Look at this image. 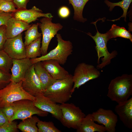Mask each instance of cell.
Here are the masks:
<instances>
[{"label":"cell","instance_id":"obj_3","mask_svg":"<svg viewBox=\"0 0 132 132\" xmlns=\"http://www.w3.org/2000/svg\"><path fill=\"white\" fill-rule=\"evenodd\" d=\"M22 81L16 83L11 81L0 90V108L11 105L14 102L24 99L34 101L35 97L28 93L23 88Z\"/></svg>","mask_w":132,"mask_h":132},{"label":"cell","instance_id":"obj_30","mask_svg":"<svg viewBox=\"0 0 132 132\" xmlns=\"http://www.w3.org/2000/svg\"><path fill=\"white\" fill-rule=\"evenodd\" d=\"M16 122L13 121L8 122L0 126V132H18Z\"/></svg>","mask_w":132,"mask_h":132},{"label":"cell","instance_id":"obj_17","mask_svg":"<svg viewBox=\"0 0 132 132\" xmlns=\"http://www.w3.org/2000/svg\"><path fill=\"white\" fill-rule=\"evenodd\" d=\"M41 62L46 70L55 80L65 78L70 74L64 68L60 66L57 60L49 59Z\"/></svg>","mask_w":132,"mask_h":132},{"label":"cell","instance_id":"obj_15","mask_svg":"<svg viewBox=\"0 0 132 132\" xmlns=\"http://www.w3.org/2000/svg\"><path fill=\"white\" fill-rule=\"evenodd\" d=\"M32 65L31 59L29 58L12 59L10 81L16 83L22 81L26 73Z\"/></svg>","mask_w":132,"mask_h":132},{"label":"cell","instance_id":"obj_7","mask_svg":"<svg viewBox=\"0 0 132 132\" xmlns=\"http://www.w3.org/2000/svg\"><path fill=\"white\" fill-rule=\"evenodd\" d=\"M14 109V113L11 122L15 120H23L36 114L41 117H45L48 112L44 111L36 107L33 101L28 99H24L16 101L11 105Z\"/></svg>","mask_w":132,"mask_h":132},{"label":"cell","instance_id":"obj_35","mask_svg":"<svg viewBox=\"0 0 132 132\" xmlns=\"http://www.w3.org/2000/svg\"><path fill=\"white\" fill-rule=\"evenodd\" d=\"M29 0H13L12 2L18 10L26 9L27 5Z\"/></svg>","mask_w":132,"mask_h":132},{"label":"cell","instance_id":"obj_2","mask_svg":"<svg viewBox=\"0 0 132 132\" xmlns=\"http://www.w3.org/2000/svg\"><path fill=\"white\" fill-rule=\"evenodd\" d=\"M73 85V76L70 74L65 78L56 80L46 89L43 94L56 103H65L72 97Z\"/></svg>","mask_w":132,"mask_h":132},{"label":"cell","instance_id":"obj_6","mask_svg":"<svg viewBox=\"0 0 132 132\" xmlns=\"http://www.w3.org/2000/svg\"><path fill=\"white\" fill-rule=\"evenodd\" d=\"M62 113L60 120L62 124L68 128L77 129L86 115L80 108L72 103L60 105Z\"/></svg>","mask_w":132,"mask_h":132},{"label":"cell","instance_id":"obj_25","mask_svg":"<svg viewBox=\"0 0 132 132\" xmlns=\"http://www.w3.org/2000/svg\"><path fill=\"white\" fill-rule=\"evenodd\" d=\"M132 2V0H122L118 2L113 3L108 0H105L104 1V3L109 8V10L110 11H112L115 6H118L122 8L123 11L122 15L118 19L111 20H108L114 22L120 20V19L121 17H124V20L126 22L128 10Z\"/></svg>","mask_w":132,"mask_h":132},{"label":"cell","instance_id":"obj_5","mask_svg":"<svg viewBox=\"0 0 132 132\" xmlns=\"http://www.w3.org/2000/svg\"><path fill=\"white\" fill-rule=\"evenodd\" d=\"M96 22L92 23L95 24L97 30V32L94 36L88 33H86L91 37L94 41L96 44V49L97 53L98 59V65L97 68L98 69H101L111 63V59L115 57L117 55V52L116 50L110 53L109 52L107 46L109 41L106 33H101L98 31L96 26Z\"/></svg>","mask_w":132,"mask_h":132},{"label":"cell","instance_id":"obj_12","mask_svg":"<svg viewBox=\"0 0 132 132\" xmlns=\"http://www.w3.org/2000/svg\"><path fill=\"white\" fill-rule=\"evenodd\" d=\"M22 86L25 91L33 96L44 93L40 81L35 72L34 64L31 65L26 73Z\"/></svg>","mask_w":132,"mask_h":132},{"label":"cell","instance_id":"obj_21","mask_svg":"<svg viewBox=\"0 0 132 132\" xmlns=\"http://www.w3.org/2000/svg\"><path fill=\"white\" fill-rule=\"evenodd\" d=\"M68 0L69 3L72 5L73 8L74 19L83 23L87 21V19L83 17V11L85 5L89 0Z\"/></svg>","mask_w":132,"mask_h":132},{"label":"cell","instance_id":"obj_34","mask_svg":"<svg viewBox=\"0 0 132 132\" xmlns=\"http://www.w3.org/2000/svg\"><path fill=\"white\" fill-rule=\"evenodd\" d=\"M6 27L5 25L0 26V50L3 49L7 39L6 35Z\"/></svg>","mask_w":132,"mask_h":132},{"label":"cell","instance_id":"obj_33","mask_svg":"<svg viewBox=\"0 0 132 132\" xmlns=\"http://www.w3.org/2000/svg\"><path fill=\"white\" fill-rule=\"evenodd\" d=\"M58 13L60 18L62 19H66L69 16L70 12L69 9L67 7L63 6L59 9Z\"/></svg>","mask_w":132,"mask_h":132},{"label":"cell","instance_id":"obj_23","mask_svg":"<svg viewBox=\"0 0 132 132\" xmlns=\"http://www.w3.org/2000/svg\"><path fill=\"white\" fill-rule=\"evenodd\" d=\"M40 120L36 116H32L22 120L17 125V128L23 132H38L37 123Z\"/></svg>","mask_w":132,"mask_h":132},{"label":"cell","instance_id":"obj_10","mask_svg":"<svg viewBox=\"0 0 132 132\" xmlns=\"http://www.w3.org/2000/svg\"><path fill=\"white\" fill-rule=\"evenodd\" d=\"M21 33L12 38L7 39L3 50L12 59L26 58L25 46Z\"/></svg>","mask_w":132,"mask_h":132},{"label":"cell","instance_id":"obj_1","mask_svg":"<svg viewBox=\"0 0 132 132\" xmlns=\"http://www.w3.org/2000/svg\"><path fill=\"white\" fill-rule=\"evenodd\" d=\"M132 95V75L124 74L112 79L108 88L107 96L118 104L127 101Z\"/></svg>","mask_w":132,"mask_h":132},{"label":"cell","instance_id":"obj_37","mask_svg":"<svg viewBox=\"0 0 132 132\" xmlns=\"http://www.w3.org/2000/svg\"><path fill=\"white\" fill-rule=\"evenodd\" d=\"M8 121L9 120L3 112L2 109L0 108V126Z\"/></svg>","mask_w":132,"mask_h":132},{"label":"cell","instance_id":"obj_36","mask_svg":"<svg viewBox=\"0 0 132 132\" xmlns=\"http://www.w3.org/2000/svg\"><path fill=\"white\" fill-rule=\"evenodd\" d=\"M11 17V14L4 12H0V26H6L8 20Z\"/></svg>","mask_w":132,"mask_h":132},{"label":"cell","instance_id":"obj_27","mask_svg":"<svg viewBox=\"0 0 132 132\" xmlns=\"http://www.w3.org/2000/svg\"><path fill=\"white\" fill-rule=\"evenodd\" d=\"M12 65V59L3 50H0V69L10 73Z\"/></svg>","mask_w":132,"mask_h":132},{"label":"cell","instance_id":"obj_22","mask_svg":"<svg viewBox=\"0 0 132 132\" xmlns=\"http://www.w3.org/2000/svg\"><path fill=\"white\" fill-rule=\"evenodd\" d=\"M106 33L109 41L111 38L120 37L129 39L132 42V35L124 27L113 24L110 29Z\"/></svg>","mask_w":132,"mask_h":132},{"label":"cell","instance_id":"obj_32","mask_svg":"<svg viewBox=\"0 0 132 132\" xmlns=\"http://www.w3.org/2000/svg\"><path fill=\"white\" fill-rule=\"evenodd\" d=\"M1 109L8 118L9 121L10 122L14 114V107L11 105Z\"/></svg>","mask_w":132,"mask_h":132},{"label":"cell","instance_id":"obj_31","mask_svg":"<svg viewBox=\"0 0 132 132\" xmlns=\"http://www.w3.org/2000/svg\"><path fill=\"white\" fill-rule=\"evenodd\" d=\"M11 74L0 69V90L3 88L10 82Z\"/></svg>","mask_w":132,"mask_h":132},{"label":"cell","instance_id":"obj_26","mask_svg":"<svg viewBox=\"0 0 132 132\" xmlns=\"http://www.w3.org/2000/svg\"><path fill=\"white\" fill-rule=\"evenodd\" d=\"M38 26L37 23L33 24L25 32L24 43L25 47L38 38L41 37L42 33H39L38 31Z\"/></svg>","mask_w":132,"mask_h":132},{"label":"cell","instance_id":"obj_20","mask_svg":"<svg viewBox=\"0 0 132 132\" xmlns=\"http://www.w3.org/2000/svg\"><path fill=\"white\" fill-rule=\"evenodd\" d=\"M105 128L103 126L95 122L92 114L86 115L78 129L77 132H104Z\"/></svg>","mask_w":132,"mask_h":132},{"label":"cell","instance_id":"obj_24","mask_svg":"<svg viewBox=\"0 0 132 132\" xmlns=\"http://www.w3.org/2000/svg\"><path fill=\"white\" fill-rule=\"evenodd\" d=\"M41 39L40 37L25 47L26 58L32 59L40 56Z\"/></svg>","mask_w":132,"mask_h":132},{"label":"cell","instance_id":"obj_28","mask_svg":"<svg viewBox=\"0 0 132 132\" xmlns=\"http://www.w3.org/2000/svg\"><path fill=\"white\" fill-rule=\"evenodd\" d=\"M38 132H61L51 121H43L40 120L37 123Z\"/></svg>","mask_w":132,"mask_h":132},{"label":"cell","instance_id":"obj_19","mask_svg":"<svg viewBox=\"0 0 132 132\" xmlns=\"http://www.w3.org/2000/svg\"><path fill=\"white\" fill-rule=\"evenodd\" d=\"M33 64L35 72L44 92L46 89L56 80L54 79L46 70L41 61L38 62Z\"/></svg>","mask_w":132,"mask_h":132},{"label":"cell","instance_id":"obj_13","mask_svg":"<svg viewBox=\"0 0 132 132\" xmlns=\"http://www.w3.org/2000/svg\"><path fill=\"white\" fill-rule=\"evenodd\" d=\"M34 105L44 111L49 112L57 120L60 121L62 116L60 105L44 95L43 94H38L35 96Z\"/></svg>","mask_w":132,"mask_h":132},{"label":"cell","instance_id":"obj_38","mask_svg":"<svg viewBox=\"0 0 132 132\" xmlns=\"http://www.w3.org/2000/svg\"><path fill=\"white\" fill-rule=\"evenodd\" d=\"M5 1H12L13 0H3Z\"/></svg>","mask_w":132,"mask_h":132},{"label":"cell","instance_id":"obj_14","mask_svg":"<svg viewBox=\"0 0 132 132\" xmlns=\"http://www.w3.org/2000/svg\"><path fill=\"white\" fill-rule=\"evenodd\" d=\"M11 15L12 17L29 24L36 21L40 17H53V16L51 13H44L42 10L35 6L29 10L17 9L15 11L12 12Z\"/></svg>","mask_w":132,"mask_h":132},{"label":"cell","instance_id":"obj_18","mask_svg":"<svg viewBox=\"0 0 132 132\" xmlns=\"http://www.w3.org/2000/svg\"><path fill=\"white\" fill-rule=\"evenodd\" d=\"M32 25L11 17L8 20L6 25L7 38H12L17 36L27 29Z\"/></svg>","mask_w":132,"mask_h":132},{"label":"cell","instance_id":"obj_11","mask_svg":"<svg viewBox=\"0 0 132 132\" xmlns=\"http://www.w3.org/2000/svg\"><path fill=\"white\" fill-rule=\"evenodd\" d=\"M92 114L95 121L104 125L106 131L115 132L118 117L112 110L99 108Z\"/></svg>","mask_w":132,"mask_h":132},{"label":"cell","instance_id":"obj_29","mask_svg":"<svg viewBox=\"0 0 132 132\" xmlns=\"http://www.w3.org/2000/svg\"><path fill=\"white\" fill-rule=\"evenodd\" d=\"M16 10L12 1L0 0V12L8 13Z\"/></svg>","mask_w":132,"mask_h":132},{"label":"cell","instance_id":"obj_8","mask_svg":"<svg viewBox=\"0 0 132 132\" xmlns=\"http://www.w3.org/2000/svg\"><path fill=\"white\" fill-rule=\"evenodd\" d=\"M100 75L98 69L92 65L84 62L78 64L72 75L74 83L72 93L76 88H78L88 81L98 78Z\"/></svg>","mask_w":132,"mask_h":132},{"label":"cell","instance_id":"obj_16","mask_svg":"<svg viewBox=\"0 0 132 132\" xmlns=\"http://www.w3.org/2000/svg\"><path fill=\"white\" fill-rule=\"evenodd\" d=\"M114 110L124 125L132 129V97L122 103L118 104Z\"/></svg>","mask_w":132,"mask_h":132},{"label":"cell","instance_id":"obj_4","mask_svg":"<svg viewBox=\"0 0 132 132\" xmlns=\"http://www.w3.org/2000/svg\"><path fill=\"white\" fill-rule=\"evenodd\" d=\"M56 37L57 41L56 46L44 55L31 59L32 64L49 59L57 60L61 65H64L66 63L68 57L73 52L72 43L69 41L63 40L60 34L57 33Z\"/></svg>","mask_w":132,"mask_h":132},{"label":"cell","instance_id":"obj_9","mask_svg":"<svg viewBox=\"0 0 132 132\" xmlns=\"http://www.w3.org/2000/svg\"><path fill=\"white\" fill-rule=\"evenodd\" d=\"M52 20V18L44 17L40 20V23H37L42 35L41 48L42 55L47 53L49 45L51 39L63 27V26L60 23L53 22Z\"/></svg>","mask_w":132,"mask_h":132}]
</instances>
